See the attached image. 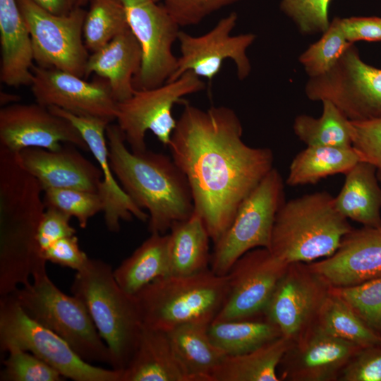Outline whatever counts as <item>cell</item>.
<instances>
[{
    "mask_svg": "<svg viewBox=\"0 0 381 381\" xmlns=\"http://www.w3.org/2000/svg\"><path fill=\"white\" fill-rule=\"evenodd\" d=\"M43 200L46 207L56 208L76 218L83 229L91 217L103 210L98 193L76 189H47L43 192Z\"/></svg>",
    "mask_w": 381,
    "mask_h": 381,
    "instance_id": "38",
    "label": "cell"
},
{
    "mask_svg": "<svg viewBox=\"0 0 381 381\" xmlns=\"http://www.w3.org/2000/svg\"><path fill=\"white\" fill-rule=\"evenodd\" d=\"M64 143L89 151L77 128L47 107L16 102L1 108V147L18 153L29 147L56 150Z\"/></svg>",
    "mask_w": 381,
    "mask_h": 381,
    "instance_id": "17",
    "label": "cell"
},
{
    "mask_svg": "<svg viewBox=\"0 0 381 381\" xmlns=\"http://www.w3.org/2000/svg\"><path fill=\"white\" fill-rule=\"evenodd\" d=\"M212 341L226 356L243 354L282 336L264 315L243 320L212 321L208 327Z\"/></svg>",
    "mask_w": 381,
    "mask_h": 381,
    "instance_id": "32",
    "label": "cell"
},
{
    "mask_svg": "<svg viewBox=\"0 0 381 381\" xmlns=\"http://www.w3.org/2000/svg\"><path fill=\"white\" fill-rule=\"evenodd\" d=\"M310 100H329L351 121L381 118V68L364 62L352 44L327 73L310 78Z\"/></svg>",
    "mask_w": 381,
    "mask_h": 381,
    "instance_id": "10",
    "label": "cell"
},
{
    "mask_svg": "<svg viewBox=\"0 0 381 381\" xmlns=\"http://www.w3.org/2000/svg\"><path fill=\"white\" fill-rule=\"evenodd\" d=\"M30 35L34 61L83 78L90 57L83 41L87 11L78 6L66 15L53 14L33 0H17Z\"/></svg>",
    "mask_w": 381,
    "mask_h": 381,
    "instance_id": "12",
    "label": "cell"
},
{
    "mask_svg": "<svg viewBox=\"0 0 381 381\" xmlns=\"http://www.w3.org/2000/svg\"><path fill=\"white\" fill-rule=\"evenodd\" d=\"M352 147L360 160L372 164L381 180V118L349 121Z\"/></svg>",
    "mask_w": 381,
    "mask_h": 381,
    "instance_id": "41",
    "label": "cell"
},
{
    "mask_svg": "<svg viewBox=\"0 0 381 381\" xmlns=\"http://www.w3.org/2000/svg\"><path fill=\"white\" fill-rule=\"evenodd\" d=\"M11 294L30 317L64 339L83 360L110 365L108 347L85 304L61 291L46 269Z\"/></svg>",
    "mask_w": 381,
    "mask_h": 381,
    "instance_id": "7",
    "label": "cell"
},
{
    "mask_svg": "<svg viewBox=\"0 0 381 381\" xmlns=\"http://www.w3.org/2000/svg\"><path fill=\"white\" fill-rule=\"evenodd\" d=\"M121 381H192L168 332L143 327L135 351Z\"/></svg>",
    "mask_w": 381,
    "mask_h": 381,
    "instance_id": "25",
    "label": "cell"
},
{
    "mask_svg": "<svg viewBox=\"0 0 381 381\" xmlns=\"http://www.w3.org/2000/svg\"><path fill=\"white\" fill-rule=\"evenodd\" d=\"M359 161L353 147L307 146L292 159L286 183L315 184L329 176L345 174Z\"/></svg>",
    "mask_w": 381,
    "mask_h": 381,
    "instance_id": "31",
    "label": "cell"
},
{
    "mask_svg": "<svg viewBox=\"0 0 381 381\" xmlns=\"http://www.w3.org/2000/svg\"><path fill=\"white\" fill-rule=\"evenodd\" d=\"M4 361L1 381H61L62 375L32 353L12 349Z\"/></svg>",
    "mask_w": 381,
    "mask_h": 381,
    "instance_id": "39",
    "label": "cell"
},
{
    "mask_svg": "<svg viewBox=\"0 0 381 381\" xmlns=\"http://www.w3.org/2000/svg\"><path fill=\"white\" fill-rule=\"evenodd\" d=\"M331 290L381 336V277L354 286L331 287Z\"/></svg>",
    "mask_w": 381,
    "mask_h": 381,
    "instance_id": "37",
    "label": "cell"
},
{
    "mask_svg": "<svg viewBox=\"0 0 381 381\" xmlns=\"http://www.w3.org/2000/svg\"><path fill=\"white\" fill-rule=\"evenodd\" d=\"M362 347L332 336L315 323L291 342L278 367L280 381H335Z\"/></svg>",
    "mask_w": 381,
    "mask_h": 381,
    "instance_id": "19",
    "label": "cell"
},
{
    "mask_svg": "<svg viewBox=\"0 0 381 381\" xmlns=\"http://www.w3.org/2000/svg\"><path fill=\"white\" fill-rule=\"evenodd\" d=\"M331 0H281L280 9L303 34L323 33L329 25Z\"/></svg>",
    "mask_w": 381,
    "mask_h": 381,
    "instance_id": "40",
    "label": "cell"
},
{
    "mask_svg": "<svg viewBox=\"0 0 381 381\" xmlns=\"http://www.w3.org/2000/svg\"><path fill=\"white\" fill-rule=\"evenodd\" d=\"M90 0H78V6H84L85 5H86L87 3L90 2Z\"/></svg>",
    "mask_w": 381,
    "mask_h": 381,
    "instance_id": "49",
    "label": "cell"
},
{
    "mask_svg": "<svg viewBox=\"0 0 381 381\" xmlns=\"http://www.w3.org/2000/svg\"><path fill=\"white\" fill-rule=\"evenodd\" d=\"M380 183V185H381V180H379Z\"/></svg>",
    "mask_w": 381,
    "mask_h": 381,
    "instance_id": "50",
    "label": "cell"
},
{
    "mask_svg": "<svg viewBox=\"0 0 381 381\" xmlns=\"http://www.w3.org/2000/svg\"><path fill=\"white\" fill-rule=\"evenodd\" d=\"M348 220L326 191L285 201L276 215L269 250L287 264L327 258L353 229Z\"/></svg>",
    "mask_w": 381,
    "mask_h": 381,
    "instance_id": "5",
    "label": "cell"
},
{
    "mask_svg": "<svg viewBox=\"0 0 381 381\" xmlns=\"http://www.w3.org/2000/svg\"><path fill=\"white\" fill-rule=\"evenodd\" d=\"M291 341L281 336L249 352L226 356L211 375V381H280L279 363Z\"/></svg>",
    "mask_w": 381,
    "mask_h": 381,
    "instance_id": "30",
    "label": "cell"
},
{
    "mask_svg": "<svg viewBox=\"0 0 381 381\" xmlns=\"http://www.w3.org/2000/svg\"><path fill=\"white\" fill-rule=\"evenodd\" d=\"M68 214L53 207H46L41 219L37 241L42 253L56 241L75 235L76 231L71 226Z\"/></svg>",
    "mask_w": 381,
    "mask_h": 381,
    "instance_id": "44",
    "label": "cell"
},
{
    "mask_svg": "<svg viewBox=\"0 0 381 381\" xmlns=\"http://www.w3.org/2000/svg\"><path fill=\"white\" fill-rule=\"evenodd\" d=\"M315 324L327 334L361 347L381 343V336L368 327L331 288Z\"/></svg>",
    "mask_w": 381,
    "mask_h": 381,
    "instance_id": "33",
    "label": "cell"
},
{
    "mask_svg": "<svg viewBox=\"0 0 381 381\" xmlns=\"http://www.w3.org/2000/svg\"><path fill=\"white\" fill-rule=\"evenodd\" d=\"M46 261L77 271L83 269L90 258L80 249L75 235L63 238L51 245L43 253Z\"/></svg>",
    "mask_w": 381,
    "mask_h": 381,
    "instance_id": "45",
    "label": "cell"
},
{
    "mask_svg": "<svg viewBox=\"0 0 381 381\" xmlns=\"http://www.w3.org/2000/svg\"><path fill=\"white\" fill-rule=\"evenodd\" d=\"M19 97L16 95H13L6 92H1L0 94V103L1 107L16 103Z\"/></svg>",
    "mask_w": 381,
    "mask_h": 381,
    "instance_id": "48",
    "label": "cell"
},
{
    "mask_svg": "<svg viewBox=\"0 0 381 381\" xmlns=\"http://www.w3.org/2000/svg\"><path fill=\"white\" fill-rule=\"evenodd\" d=\"M208 323L180 325L167 332L181 363L192 381H211V375L226 356L211 340Z\"/></svg>",
    "mask_w": 381,
    "mask_h": 381,
    "instance_id": "29",
    "label": "cell"
},
{
    "mask_svg": "<svg viewBox=\"0 0 381 381\" xmlns=\"http://www.w3.org/2000/svg\"><path fill=\"white\" fill-rule=\"evenodd\" d=\"M353 43L344 34L340 18H334L322 37L303 52L298 61L309 78L320 76L329 71Z\"/></svg>",
    "mask_w": 381,
    "mask_h": 381,
    "instance_id": "36",
    "label": "cell"
},
{
    "mask_svg": "<svg viewBox=\"0 0 381 381\" xmlns=\"http://www.w3.org/2000/svg\"><path fill=\"white\" fill-rule=\"evenodd\" d=\"M106 135L111 169L133 201L147 210L151 234H165L193 214L188 182L172 157L147 150H129L117 124L109 123Z\"/></svg>",
    "mask_w": 381,
    "mask_h": 381,
    "instance_id": "3",
    "label": "cell"
},
{
    "mask_svg": "<svg viewBox=\"0 0 381 381\" xmlns=\"http://www.w3.org/2000/svg\"><path fill=\"white\" fill-rule=\"evenodd\" d=\"M284 202V180L273 167L243 201L227 230L214 243L210 270L226 275L246 252L269 249L275 217Z\"/></svg>",
    "mask_w": 381,
    "mask_h": 381,
    "instance_id": "9",
    "label": "cell"
},
{
    "mask_svg": "<svg viewBox=\"0 0 381 381\" xmlns=\"http://www.w3.org/2000/svg\"><path fill=\"white\" fill-rule=\"evenodd\" d=\"M240 0H162L180 27L197 25L214 13Z\"/></svg>",
    "mask_w": 381,
    "mask_h": 381,
    "instance_id": "42",
    "label": "cell"
},
{
    "mask_svg": "<svg viewBox=\"0 0 381 381\" xmlns=\"http://www.w3.org/2000/svg\"><path fill=\"white\" fill-rule=\"evenodd\" d=\"M322 103L320 117L301 114L295 118V135L307 146L352 147L349 120L332 102Z\"/></svg>",
    "mask_w": 381,
    "mask_h": 381,
    "instance_id": "34",
    "label": "cell"
},
{
    "mask_svg": "<svg viewBox=\"0 0 381 381\" xmlns=\"http://www.w3.org/2000/svg\"><path fill=\"white\" fill-rule=\"evenodd\" d=\"M71 293L85 304L107 346L111 368L122 372L135 351L143 327L134 296L120 287L109 264L92 258L76 272Z\"/></svg>",
    "mask_w": 381,
    "mask_h": 381,
    "instance_id": "4",
    "label": "cell"
},
{
    "mask_svg": "<svg viewBox=\"0 0 381 381\" xmlns=\"http://www.w3.org/2000/svg\"><path fill=\"white\" fill-rule=\"evenodd\" d=\"M228 291V275L210 268L196 274L155 279L135 296L144 327L169 332L188 323L210 324Z\"/></svg>",
    "mask_w": 381,
    "mask_h": 381,
    "instance_id": "6",
    "label": "cell"
},
{
    "mask_svg": "<svg viewBox=\"0 0 381 381\" xmlns=\"http://www.w3.org/2000/svg\"><path fill=\"white\" fill-rule=\"evenodd\" d=\"M69 144L56 150L25 148L18 152L24 167L39 181L43 191L70 188L97 193L102 179L99 167Z\"/></svg>",
    "mask_w": 381,
    "mask_h": 381,
    "instance_id": "22",
    "label": "cell"
},
{
    "mask_svg": "<svg viewBox=\"0 0 381 381\" xmlns=\"http://www.w3.org/2000/svg\"><path fill=\"white\" fill-rule=\"evenodd\" d=\"M344 175L342 188L334 197L337 210L364 226H381V185L376 169L359 161Z\"/></svg>",
    "mask_w": 381,
    "mask_h": 381,
    "instance_id": "26",
    "label": "cell"
},
{
    "mask_svg": "<svg viewBox=\"0 0 381 381\" xmlns=\"http://www.w3.org/2000/svg\"><path fill=\"white\" fill-rule=\"evenodd\" d=\"M120 1L143 52L141 69L133 78V86L135 90L159 87L176 69L178 57L172 48L181 27L164 6L154 0Z\"/></svg>",
    "mask_w": 381,
    "mask_h": 381,
    "instance_id": "13",
    "label": "cell"
},
{
    "mask_svg": "<svg viewBox=\"0 0 381 381\" xmlns=\"http://www.w3.org/2000/svg\"><path fill=\"white\" fill-rule=\"evenodd\" d=\"M288 265L265 248H254L241 256L227 273V294L213 321L262 315Z\"/></svg>",
    "mask_w": 381,
    "mask_h": 381,
    "instance_id": "16",
    "label": "cell"
},
{
    "mask_svg": "<svg viewBox=\"0 0 381 381\" xmlns=\"http://www.w3.org/2000/svg\"><path fill=\"white\" fill-rule=\"evenodd\" d=\"M46 11L56 15H66L78 7V0H33Z\"/></svg>",
    "mask_w": 381,
    "mask_h": 381,
    "instance_id": "47",
    "label": "cell"
},
{
    "mask_svg": "<svg viewBox=\"0 0 381 381\" xmlns=\"http://www.w3.org/2000/svg\"><path fill=\"white\" fill-rule=\"evenodd\" d=\"M39 181L18 153L0 147V295L14 292L46 269L37 241L45 211Z\"/></svg>",
    "mask_w": 381,
    "mask_h": 381,
    "instance_id": "2",
    "label": "cell"
},
{
    "mask_svg": "<svg viewBox=\"0 0 381 381\" xmlns=\"http://www.w3.org/2000/svg\"><path fill=\"white\" fill-rule=\"evenodd\" d=\"M114 275L120 287L131 296L155 279L171 275L169 234H151L114 270Z\"/></svg>",
    "mask_w": 381,
    "mask_h": 381,
    "instance_id": "27",
    "label": "cell"
},
{
    "mask_svg": "<svg viewBox=\"0 0 381 381\" xmlns=\"http://www.w3.org/2000/svg\"><path fill=\"white\" fill-rule=\"evenodd\" d=\"M340 21L344 36L350 43L381 41L380 17H350L340 18Z\"/></svg>",
    "mask_w": 381,
    "mask_h": 381,
    "instance_id": "46",
    "label": "cell"
},
{
    "mask_svg": "<svg viewBox=\"0 0 381 381\" xmlns=\"http://www.w3.org/2000/svg\"><path fill=\"white\" fill-rule=\"evenodd\" d=\"M89 3L83 38L86 47L93 53L129 27L120 0H90Z\"/></svg>",
    "mask_w": 381,
    "mask_h": 381,
    "instance_id": "35",
    "label": "cell"
},
{
    "mask_svg": "<svg viewBox=\"0 0 381 381\" xmlns=\"http://www.w3.org/2000/svg\"><path fill=\"white\" fill-rule=\"evenodd\" d=\"M210 239L202 217L195 210L188 219L174 223L169 234L171 275H190L210 269Z\"/></svg>",
    "mask_w": 381,
    "mask_h": 381,
    "instance_id": "28",
    "label": "cell"
},
{
    "mask_svg": "<svg viewBox=\"0 0 381 381\" xmlns=\"http://www.w3.org/2000/svg\"><path fill=\"white\" fill-rule=\"evenodd\" d=\"M0 44L1 82L15 87L30 85L32 45L17 0H0Z\"/></svg>",
    "mask_w": 381,
    "mask_h": 381,
    "instance_id": "24",
    "label": "cell"
},
{
    "mask_svg": "<svg viewBox=\"0 0 381 381\" xmlns=\"http://www.w3.org/2000/svg\"><path fill=\"white\" fill-rule=\"evenodd\" d=\"M339 381H381V343L362 347L341 370Z\"/></svg>",
    "mask_w": 381,
    "mask_h": 381,
    "instance_id": "43",
    "label": "cell"
},
{
    "mask_svg": "<svg viewBox=\"0 0 381 381\" xmlns=\"http://www.w3.org/2000/svg\"><path fill=\"white\" fill-rule=\"evenodd\" d=\"M331 287H346L381 277V226L352 229L330 256L308 263Z\"/></svg>",
    "mask_w": 381,
    "mask_h": 381,
    "instance_id": "21",
    "label": "cell"
},
{
    "mask_svg": "<svg viewBox=\"0 0 381 381\" xmlns=\"http://www.w3.org/2000/svg\"><path fill=\"white\" fill-rule=\"evenodd\" d=\"M331 286L308 263L288 265L265 307L264 316L293 341L315 321Z\"/></svg>",
    "mask_w": 381,
    "mask_h": 381,
    "instance_id": "15",
    "label": "cell"
},
{
    "mask_svg": "<svg viewBox=\"0 0 381 381\" xmlns=\"http://www.w3.org/2000/svg\"><path fill=\"white\" fill-rule=\"evenodd\" d=\"M0 347L29 351L75 381H121V371L83 360L60 336L30 317L11 294L0 299Z\"/></svg>",
    "mask_w": 381,
    "mask_h": 381,
    "instance_id": "8",
    "label": "cell"
},
{
    "mask_svg": "<svg viewBox=\"0 0 381 381\" xmlns=\"http://www.w3.org/2000/svg\"><path fill=\"white\" fill-rule=\"evenodd\" d=\"M242 135L241 122L232 109L212 106L204 110L185 102L167 146L187 179L194 210L213 243L274 167L272 151L248 145Z\"/></svg>",
    "mask_w": 381,
    "mask_h": 381,
    "instance_id": "1",
    "label": "cell"
},
{
    "mask_svg": "<svg viewBox=\"0 0 381 381\" xmlns=\"http://www.w3.org/2000/svg\"><path fill=\"white\" fill-rule=\"evenodd\" d=\"M31 91L37 103L57 107L75 115L116 120L117 102L108 81L102 78L92 82L54 68L33 66Z\"/></svg>",
    "mask_w": 381,
    "mask_h": 381,
    "instance_id": "18",
    "label": "cell"
},
{
    "mask_svg": "<svg viewBox=\"0 0 381 381\" xmlns=\"http://www.w3.org/2000/svg\"><path fill=\"white\" fill-rule=\"evenodd\" d=\"M237 20V13L231 12L203 35L194 36L181 30L178 37L181 55L178 57L176 69L167 82L178 79L187 71L210 82L227 59L234 63L238 78L240 80L246 78L251 71L246 51L256 35L253 33L231 35Z\"/></svg>",
    "mask_w": 381,
    "mask_h": 381,
    "instance_id": "14",
    "label": "cell"
},
{
    "mask_svg": "<svg viewBox=\"0 0 381 381\" xmlns=\"http://www.w3.org/2000/svg\"><path fill=\"white\" fill-rule=\"evenodd\" d=\"M142 62L141 47L128 28L90 55L85 76L95 73L107 80L114 99L119 102L135 92L133 78L139 73Z\"/></svg>",
    "mask_w": 381,
    "mask_h": 381,
    "instance_id": "23",
    "label": "cell"
},
{
    "mask_svg": "<svg viewBox=\"0 0 381 381\" xmlns=\"http://www.w3.org/2000/svg\"><path fill=\"white\" fill-rule=\"evenodd\" d=\"M48 108L77 128L101 169L102 179L97 193L103 203L102 212L107 229L118 232L121 221H131L133 217L142 222L148 220V214L139 207L119 184L110 166L106 135V128L110 123L99 118L75 115L57 107Z\"/></svg>",
    "mask_w": 381,
    "mask_h": 381,
    "instance_id": "20",
    "label": "cell"
},
{
    "mask_svg": "<svg viewBox=\"0 0 381 381\" xmlns=\"http://www.w3.org/2000/svg\"><path fill=\"white\" fill-rule=\"evenodd\" d=\"M205 88L200 77L187 71L159 87L136 90L130 98L117 102L116 120L131 150L141 152L147 150L145 135L148 131L167 147L177 122L172 114L173 107L184 103V96Z\"/></svg>",
    "mask_w": 381,
    "mask_h": 381,
    "instance_id": "11",
    "label": "cell"
}]
</instances>
